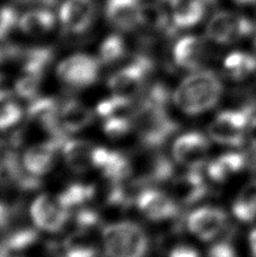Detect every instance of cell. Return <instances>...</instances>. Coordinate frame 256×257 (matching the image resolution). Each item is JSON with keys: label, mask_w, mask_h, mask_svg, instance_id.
Returning <instances> with one entry per match:
<instances>
[{"label": "cell", "mask_w": 256, "mask_h": 257, "mask_svg": "<svg viewBox=\"0 0 256 257\" xmlns=\"http://www.w3.org/2000/svg\"><path fill=\"white\" fill-rule=\"evenodd\" d=\"M222 94L220 78L211 70H196L173 94L176 106L189 115H199L216 106Z\"/></svg>", "instance_id": "1"}, {"label": "cell", "mask_w": 256, "mask_h": 257, "mask_svg": "<svg viewBox=\"0 0 256 257\" xmlns=\"http://www.w3.org/2000/svg\"><path fill=\"white\" fill-rule=\"evenodd\" d=\"M134 130L141 145L147 149H158L177 130V123L170 116L167 106L140 99L132 116Z\"/></svg>", "instance_id": "2"}, {"label": "cell", "mask_w": 256, "mask_h": 257, "mask_svg": "<svg viewBox=\"0 0 256 257\" xmlns=\"http://www.w3.org/2000/svg\"><path fill=\"white\" fill-rule=\"evenodd\" d=\"M103 244L108 257H145L148 251L147 233L138 223L120 221L103 229Z\"/></svg>", "instance_id": "3"}, {"label": "cell", "mask_w": 256, "mask_h": 257, "mask_svg": "<svg viewBox=\"0 0 256 257\" xmlns=\"http://www.w3.org/2000/svg\"><path fill=\"white\" fill-rule=\"evenodd\" d=\"M154 61L148 56L138 54L130 63L108 78L107 86L114 95L134 98L143 93L149 76L154 71Z\"/></svg>", "instance_id": "4"}, {"label": "cell", "mask_w": 256, "mask_h": 257, "mask_svg": "<svg viewBox=\"0 0 256 257\" xmlns=\"http://www.w3.org/2000/svg\"><path fill=\"white\" fill-rule=\"evenodd\" d=\"M252 113L253 108L248 106L243 109L225 111L218 114L208 127L210 138L220 145L241 146L244 142L246 126L249 124Z\"/></svg>", "instance_id": "5"}, {"label": "cell", "mask_w": 256, "mask_h": 257, "mask_svg": "<svg viewBox=\"0 0 256 257\" xmlns=\"http://www.w3.org/2000/svg\"><path fill=\"white\" fill-rule=\"evenodd\" d=\"M255 25L247 17L230 12H219L207 25V38L218 44H231L253 33Z\"/></svg>", "instance_id": "6"}, {"label": "cell", "mask_w": 256, "mask_h": 257, "mask_svg": "<svg viewBox=\"0 0 256 257\" xmlns=\"http://www.w3.org/2000/svg\"><path fill=\"white\" fill-rule=\"evenodd\" d=\"M100 64L98 59L93 56L74 54L60 62L57 68V76L62 84L70 88H86L97 81Z\"/></svg>", "instance_id": "7"}, {"label": "cell", "mask_w": 256, "mask_h": 257, "mask_svg": "<svg viewBox=\"0 0 256 257\" xmlns=\"http://www.w3.org/2000/svg\"><path fill=\"white\" fill-rule=\"evenodd\" d=\"M209 142L199 132H187L173 145V158L190 171H200L208 159Z\"/></svg>", "instance_id": "8"}, {"label": "cell", "mask_w": 256, "mask_h": 257, "mask_svg": "<svg viewBox=\"0 0 256 257\" xmlns=\"http://www.w3.org/2000/svg\"><path fill=\"white\" fill-rule=\"evenodd\" d=\"M136 203L140 212L155 222L176 219L180 212V206L173 196L152 187L138 193Z\"/></svg>", "instance_id": "9"}, {"label": "cell", "mask_w": 256, "mask_h": 257, "mask_svg": "<svg viewBox=\"0 0 256 257\" xmlns=\"http://www.w3.org/2000/svg\"><path fill=\"white\" fill-rule=\"evenodd\" d=\"M95 0H66L60 8V22L68 35H83L95 21Z\"/></svg>", "instance_id": "10"}, {"label": "cell", "mask_w": 256, "mask_h": 257, "mask_svg": "<svg viewBox=\"0 0 256 257\" xmlns=\"http://www.w3.org/2000/svg\"><path fill=\"white\" fill-rule=\"evenodd\" d=\"M30 214L35 227L48 232L60 231L70 218V214L62 208L58 199L48 195L36 197L31 205Z\"/></svg>", "instance_id": "11"}, {"label": "cell", "mask_w": 256, "mask_h": 257, "mask_svg": "<svg viewBox=\"0 0 256 257\" xmlns=\"http://www.w3.org/2000/svg\"><path fill=\"white\" fill-rule=\"evenodd\" d=\"M226 212L214 206H203L187 217V229L201 240L209 241L218 237L227 224Z\"/></svg>", "instance_id": "12"}, {"label": "cell", "mask_w": 256, "mask_h": 257, "mask_svg": "<svg viewBox=\"0 0 256 257\" xmlns=\"http://www.w3.org/2000/svg\"><path fill=\"white\" fill-rule=\"evenodd\" d=\"M62 145L57 140H45L31 146L23 155V166L31 175L36 177L45 175L56 166L58 151Z\"/></svg>", "instance_id": "13"}, {"label": "cell", "mask_w": 256, "mask_h": 257, "mask_svg": "<svg viewBox=\"0 0 256 257\" xmlns=\"http://www.w3.org/2000/svg\"><path fill=\"white\" fill-rule=\"evenodd\" d=\"M175 30L191 29L203 20L208 7L201 0H165Z\"/></svg>", "instance_id": "14"}, {"label": "cell", "mask_w": 256, "mask_h": 257, "mask_svg": "<svg viewBox=\"0 0 256 257\" xmlns=\"http://www.w3.org/2000/svg\"><path fill=\"white\" fill-rule=\"evenodd\" d=\"M208 192V186L199 171H190L174 178L172 196L177 203L191 205L202 200Z\"/></svg>", "instance_id": "15"}, {"label": "cell", "mask_w": 256, "mask_h": 257, "mask_svg": "<svg viewBox=\"0 0 256 257\" xmlns=\"http://www.w3.org/2000/svg\"><path fill=\"white\" fill-rule=\"evenodd\" d=\"M204 41L198 36L189 35L180 39L174 45L173 59L177 67L184 70L196 71L205 58Z\"/></svg>", "instance_id": "16"}, {"label": "cell", "mask_w": 256, "mask_h": 257, "mask_svg": "<svg viewBox=\"0 0 256 257\" xmlns=\"http://www.w3.org/2000/svg\"><path fill=\"white\" fill-rule=\"evenodd\" d=\"M140 0H107L106 18L118 31L130 32L139 26Z\"/></svg>", "instance_id": "17"}, {"label": "cell", "mask_w": 256, "mask_h": 257, "mask_svg": "<svg viewBox=\"0 0 256 257\" xmlns=\"http://www.w3.org/2000/svg\"><path fill=\"white\" fill-rule=\"evenodd\" d=\"M96 146L85 140L71 139L62 145V155L68 168L77 174H83L94 168Z\"/></svg>", "instance_id": "18"}, {"label": "cell", "mask_w": 256, "mask_h": 257, "mask_svg": "<svg viewBox=\"0 0 256 257\" xmlns=\"http://www.w3.org/2000/svg\"><path fill=\"white\" fill-rule=\"evenodd\" d=\"M94 120V113L79 100L67 99L59 106V121L66 133H75L88 126Z\"/></svg>", "instance_id": "19"}, {"label": "cell", "mask_w": 256, "mask_h": 257, "mask_svg": "<svg viewBox=\"0 0 256 257\" xmlns=\"http://www.w3.org/2000/svg\"><path fill=\"white\" fill-rule=\"evenodd\" d=\"M246 158L244 155L228 153L219 156L208 165V174L213 182L223 183L234 174L245 167Z\"/></svg>", "instance_id": "20"}, {"label": "cell", "mask_w": 256, "mask_h": 257, "mask_svg": "<svg viewBox=\"0 0 256 257\" xmlns=\"http://www.w3.org/2000/svg\"><path fill=\"white\" fill-rule=\"evenodd\" d=\"M54 25L56 17L47 8L27 12L18 21V26L23 33L31 36H40L48 33L53 30Z\"/></svg>", "instance_id": "21"}, {"label": "cell", "mask_w": 256, "mask_h": 257, "mask_svg": "<svg viewBox=\"0 0 256 257\" xmlns=\"http://www.w3.org/2000/svg\"><path fill=\"white\" fill-rule=\"evenodd\" d=\"M95 189L93 185L74 183L58 195L59 203L68 213H75L80 209L87 208L86 204L94 199Z\"/></svg>", "instance_id": "22"}, {"label": "cell", "mask_w": 256, "mask_h": 257, "mask_svg": "<svg viewBox=\"0 0 256 257\" xmlns=\"http://www.w3.org/2000/svg\"><path fill=\"white\" fill-rule=\"evenodd\" d=\"M137 103L134 98L124 97V96L114 95L109 98L103 99L97 107L96 112L103 120L108 118H132L136 111Z\"/></svg>", "instance_id": "23"}, {"label": "cell", "mask_w": 256, "mask_h": 257, "mask_svg": "<svg viewBox=\"0 0 256 257\" xmlns=\"http://www.w3.org/2000/svg\"><path fill=\"white\" fill-rule=\"evenodd\" d=\"M223 67L231 79L243 80L256 72V54L246 52H232L225 59Z\"/></svg>", "instance_id": "24"}, {"label": "cell", "mask_w": 256, "mask_h": 257, "mask_svg": "<svg viewBox=\"0 0 256 257\" xmlns=\"http://www.w3.org/2000/svg\"><path fill=\"white\" fill-rule=\"evenodd\" d=\"M232 212L240 221L249 222L256 218V181L248 183L232 204Z\"/></svg>", "instance_id": "25"}, {"label": "cell", "mask_w": 256, "mask_h": 257, "mask_svg": "<svg viewBox=\"0 0 256 257\" xmlns=\"http://www.w3.org/2000/svg\"><path fill=\"white\" fill-rule=\"evenodd\" d=\"M23 117V109L9 90L0 89V130L15 126Z\"/></svg>", "instance_id": "26"}, {"label": "cell", "mask_w": 256, "mask_h": 257, "mask_svg": "<svg viewBox=\"0 0 256 257\" xmlns=\"http://www.w3.org/2000/svg\"><path fill=\"white\" fill-rule=\"evenodd\" d=\"M126 54V43L122 36L111 34L105 39L99 47L98 60L102 64L116 63Z\"/></svg>", "instance_id": "27"}, {"label": "cell", "mask_w": 256, "mask_h": 257, "mask_svg": "<svg viewBox=\"0 0 256 257\" xmlns=\"http://www.w3.org/2000/svg\"><path fill=\"white\" fill-rule=\"evenodd\" d=\"M43 77L34 73H22L15 84V91L21 98L33 100L38 97V93Z\"/></svg>", "instance_id": "28"}, {"label": "cell", "mask_w": 256, "mask_h": 257, "mask_svg": "<svg viewBox=\"0 0 256 257\" xmlns=\"http://www.w3.org/2000/svg\"><path fill=\"white\" fill-rule=\"evenodd\" d=\"M103 130L109 138L117 139L126 136L134 130V121L132 118H108L103 120Z\"/></svg>", "instance_id": "29"}, {"label": "cell", "mask_w": 256, "mask_h": 257, "mask_svg": "<svg viewBox=\"0 0 256 257\" xmlns=\"http://www.w3.org/2000/svg\"><path fill=\"white\" fill-rule=\"evenodd\" d=\"M17 22V13L14 8L9 6H2L0 5V40L13 31Z\"/></svg>", "instance_id": "30"}, {"label": "cell", "mask_w": 256, "mask_h": 257, "mask_svg": "<svg viewBox=\"0 0 256 257\" xmlns=\"http://www.w3.org/2000/svg\"><path fill=\"white\" fill-rule=\"evenodd\" d=\"M208 257H237V253L229 241L221 240L210 247Z\"/></svg>", "instance_id": "31"}, {"label": "cell", "mask_w": 256, "mask_h": 257, "mask_svg": "<svg viewBox=\"0 0 256 257\" xmlns=\"http://www.w3.org/2000/svg\"><path fill=\"white\" fill-rule=\"evenodd\" d=\"M168 257H200L199 251L190 245H177L171 250Z\"/></svg>", "instance_id": "32"}, {"label": "cell", "mask_w": 256, "mask_h": 257, "mask_svg": "<svg viewBox=\"0 0 256 257\" xmlns=\"http://www.w3.org/2000/svg\"><path fill=\"white\" fill-rule=\"evenodd\" d=\"M248 138L254 148H256V117H254L248 124Z\"/></svg>", "instance_id": "33"}, {"label": "cell", "mask_w": 256, "mask_h": 257, "mask_svg": "<svg viewBox=\"0 0 256 257\" xmlns=\"http://www.w3.org/2000/svg\"><path fill=\"white\" fill-rule=\"evenodd\" d=\"M248 241H249L250 251H252L253 256L256 257V228L250 231L249 237H248Z\"/></svg>", "instance_id": "34"}, {"label": "cell", "mask_w": 256, "mask_h": 257, "mask_svg": "<svg viewBox=\"0 0 256 257\" xmlns=\"http://www.w3.org/2000/svg\"><path fill=\"white\" fill-rule=\"evenodd\" d=\"M234 2L238 5H243V6L245 5H256V0H234Z\"/></svg>", "instance_id": "35"}, {"label": "cell", "mask_w": 256, "mask_h": 257, "mask_svg": "<svg viewBox=\"0 0 256 257\" xmlns=\"http://www.w3.org/2000/svg\"><path fill=\"white\" fill-rule=\"evenodd\" d=\"M6 59H7V56H6V52H5V49L0 48V69H2L3 63L5 62Z\"/></svg>", "instance_id": "36"}, {"label": "cell", "mask_w": 256, "mask_h": 257, "mask_svg": "<svg viewBox=\"0 0 256 257\" xmlns=\"http://www.w3.org/2000/svg\"><path fill=\"white\" fill-rule=\"evenodd\" d=\"M3 79H4V72H3L2 69H0V82H2Z\"/></svg>", "instance_id": "37"}, {"label": "cell", "mask_w": 256, "mask_h": 257, "mask_svg": "<svg viewBox=\"0 0 256 257\" xmlns=\"http://www.w3.org/2000/svg\"><path fill=\"white\" fill-rule=\"evenodd\" d=\"M254 47H255V51H256V38L254 40Z\"/></svg>", "instance_id": "38"}, {"label": "cell", "mask_w": 256, "mask_h": 257, "mask_svg": "<svg viewBox=\"0 0 256 257\" xmlns=\"http://www.w3.org/2000/svg\"><path fill=\"white\" fill-rule=\"evenodd\" d=\"M255 38H256V24H255Z\"/></svg>", "instance_id": "39"}, {"label": "cell", "mask_w": 256, "mask_h": 257, "mask_svg": "<svg viewBox=\"0 0 256 257\" xmlns=\"http://www.w3.org/2000/svg\"><path fill=\"white\" fill-rule=\"evenodd\" d=\"M0 176H2V168H0Z\"/></svg>", "instance_id": "40"}]
</instances>
